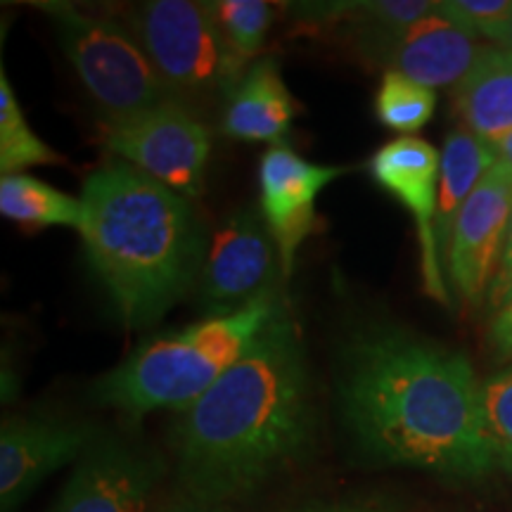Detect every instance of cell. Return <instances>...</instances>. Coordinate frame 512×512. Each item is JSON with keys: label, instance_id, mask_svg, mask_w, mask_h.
<instances>
[{"label": "cell", "instance_id": "17", "mask_svg": "<svg viewBox=\"0 0 512 512\" xmlns=\"http://www.w3.org/2000/svg\"><path fill=\"white\" fill-rule=\"evenodd\" d=\"M453 112L491 147L512 133V50L479 48L470 72L453 88Z\"/></svg>", "mask_w": 512, "mask_h": 512}, {"label": "cell", "instance_id": "14", "mask_svg": "<svg viewBox=\"0 0 512 512\" xmlns=\"http://www.w3.org/2000/svg\"><path fill=\"white\" fill-rule=\"evenodd\" d=\"M430 0H366V3L297 5V12L318 29H335L368 64L387 67L389 55L413 24L432 15Z\"/></svg>", "mask_w": 512, "mask_h": 512}, {"label": "cell", "instance_id": "10", "mask_svg": "<svg viewBox=\"0 0 512 512\" xmlns=\"http://www.w3.org/2000/svg\"><path fill=\"white\" fill-rule=\"evenodd\" d=\"M510 216L512 169L498 159L460 209L444 256L448 278L467 304H482L489 294Z\"/></svg>", "mask_w": 512, "mask_h": 512}, {"label": "cell", "instance_id": "25", "mask_svg": "<svg viewBox=\"0 0 512 512\" xmlns=\"http://www.w3.org/2000/svg\"><path fill=\"white\" fill-rule=\"evenodd\" d=\"M486 297H489V304L496 306V309H501V306L512 297V216L508 223V233H505L501 259H498L496 266V275L494 280H491L489 294H486Z\"/></svg>", "mask_w": 512, "mask_h": 512}, {"label": "cell", "instance_id": "8", "mask_svg": "<svg viewBox=\"0 0 512 512\" xmlns=\"http://www.w3.org/2000/svg\"><path fill=\"white\" fill-rule=\"evenodd\" d=\"M283 261L266 221L256 209L226 216L207 240L195 294L204 318L238 313L266 297H278Z\"/></svg>", "mask_w": 512, "mask_h": 512}, {"label": "cell", "instance_id": "19", "mask_svg": "<svg viewBox=\"0 0 512 512\" xmlns=\"http://www.w3.org/2000/svg\"><path fill=\"white\" fill-rule=\"evenodd\" d=\"M0 214L29 233H36L57 226L81 230L86 209L81 197L67 195L41 178L12 174L0 181Z\"/></svg>", "mask_w": 512, "mask_h": 512}, {"label": "cell", "instance_id": "29", "mask_svg": "<svg viewBox=\"0 0 512 512\" xmlns=\"http://www.w3.org/2000/svg\"><path fill=\"white\" fill-rule=\"evenodd\" d=\"M498 46H501V48H508V50H512V17H510L508 27H505V31H503L501 41H498Z\"/></svg>", "mask_w": 512, "mask_h": 512}, {"label": "cell", "instance_id": "21", "mask_svg": "<svg viewBox=\"0 0 512 512\" xmlns=\"http://www.w3.org/2000/svg\"><path fill=\"white\" fill-rule=\"evenodd\" d=\"M434 107H437V95L432 88L420 86L392 69L382 74L375 93V119L384 128L401 136H413L432 119Z\"/></svg>", "mask_w": 512, "mask_h": 512}, {"label": "cell", "instance_id": "15", "mask_svg": "<svg viewBox=\"0 0 512 512\" xmlns=\"http://www.w3.org/2000/svg\"><path fill=\"white\" fill-rule=\"evenodd\" d=\"M299 105L273 57H259L223 100L221 133L242 143H285Z\"/></svg>", "mask_w": 512, "mask_h": 512}, {"label": "cell", "instance_id": "12", "mask_svg": "<svg viewBox=\"0 0 512 512\" xmlns=\"http://www.w3.org/2000/svg\"><path fill=\"white\" fill-rule=\"evenodd\" d=\"M162 467L143 448L100 434L50 512H147Z\"/></svg>", "mask_w": 512, "mask_h": 512}, {"label": "cell", "instance_id": "5", "mask_svg": "<svg viewBox=\"0 0 512 512\" xmlns=\"http://www.w3.org/2000/svg\"><path fill=\"white\" fill-rule=\"evenodd\" d=\"M126 27L174 98L192 110L226 100L249 67L230 48L211 3L145 0L128 10Z\"/></svg>", "mask_w": 512, "mask_h": 512}, {"label": "cell", "instance_id": "24", "mask_svg": "<svg viewBox=\"0 0 512 512\" xmlns=\"http://www.w3.org/2000/svg\"><path fill=\"white\" fill-rule=\"evenodd\" d=\"M439 10L475 38H489L498 46L512 17V0H441Z\"/></svg>", "mask_w": 512, "mask_h": 512}, {"label": "cell", "instance_id": "28", "mask_svg": "<svg viewBox=\"0 0 512 512\" xmlns=\"http://www.w3.org/2000/svg\"><path fill=\"white\" fill-rule=\"evenodd\" d=\"M496 155L501 162H505L512 169V133H508V136L496 145Z\"/></svg>", "mask_w": 512, "mask_h": 512}, {"label": "cell", "instance_id": "9", "mask_svg": "<svg viewBox=\"0 0 512 512\" xmlns=\"http://www.w3.org/2000/svg\"><path fill=\"white\" fill-rule=\"evenodd\" d=\"M368 171L387 195H392L403 209L413 214L420 242L422 290L434 302L448 306L451 294H448L444 271H441L437 228H434L441 171L437 147L422 138L399 136L384 143L368 159Z\"/></svg>", "mask_w": 512, "mask_h": 512}, {"label": "cell", "instance_id": "27", "mask_svg": "<svg viewBox=\"0 0 512 512\" xmlns=\"http://www.w3.org/2000/svg\"><path fill=\"white\" fill-rule=\"evenodd\" d=\"M294 512H394L387 503L377 501H335V503H316L306 505Z\"/></svg>", "mask_w": 512, "mask_h": 512}, {"label": "cell", "instance_id": "2", "mask_svg": "<svg viewBox=\"0 0 512 512\" xmlns=\"http://www.w3.org/2000/svg\"><path fill=\"white\" fill-rule=\"evenodd\" d=\"M316 430L309 358L283 309L200 399L178 413V484L200 508L254 494L311 448Z\"/></svg>", "mask_w": 512, "mask_h": 512}, {"label": "cell", "instance_id": "16", "mask_svg": "<svg viewBox=\"0 0 512 512\" xmlns=\"http://www.w3.org/2000/svg\"><path fill=\"white\" fill-rule=\"evenodd\" d=\"M477 38L437 10L413 24L396 43L387 69L427 88H456L479 53Z\"/></svg>", "mask_w": 512, "mask_h": 512}, {"label": "cell", "instance_id": "23", "mask_svg": "<svg viewBox=\"0 0 512 512\" xmlns=\"http://www.w3.org/2000/svg\"><path fill=\"white\" fill-rule=\"evenodd\" d=\"M482 411L494 465L512 475V368L482 382Z\"/></svg>", "mask_w": 512, "mask_h": 512}, {"label": "cell", "instance_id": "6", "mask_svg": "<svg viewBox=\"0 0 512 512\" xmlns=\"http://www.w3.org/2000/svg\"><path fill=\"white\" fill-rule=\"evenodd\" d=\"M38 8L53 19L64 55L107 117H126L176 100L126 24L67 3Z\"/></svg>", "mask_w": 512, "mask_h": 512}, {"label": "cell", "instance_id": "20", "mask_svg": "<svg viewBox=\"0 0 512 512\" xmlns=\"http://www.w3.org/2000/svg\"><path fill=\"white\" fill-rule=\"evenodd\" d=\"M64 164V157L43 138L36 136L34 128L24 117L15 88L10 86L5 69L0 72V171L3 176L22 174L31 166Z\"/></svg>", "mask_w": 512, "mask_h": 512}, {"label": "cell", "instance_id": "1", "mask_svg": "<svg viewBox=\"0 0 512 512\" xmlns=\"http://www.w3.org/2000/svg\"><path fill=\"white\" fill-rule=\"evenodd\" d=\"M339 401L368 458L448 479L494 470L482 384L460 351L396 328L358 330L339 358Z\"/></svg>", "mask_w": 512, "mask_h": 512}, {"label": "cell", "instance_id": "22", "mask_svg": "<svg viewBox=\"0 0 512 512\" xmlns=\"http://www.w3.org/2000/svg\"><path fill=\"white\" fill-rule=\"evenodd\" d=\"M211 10L235 55L245 64L259 60L256 55L264 48L273 24V5L264 0H219L211 3Z\"/></svg>", "mask_w": 512, "mask_h": 512}, {"label": "cell", "instance_id": "30", "mask_svg": "<svg viewBox=\"0 0 512 512\" xmlns=\"http://www.w3.org/2000/svg\"><path fill=\"white\" fill-rule=\"evenodd\" d=\"M166 512H192V510H166Z\"/></svg>", "mask_w": 512, "mask_h": 512}, {"label": "cell", "instance_id": "26", "mask_svg": "<svg viewBox=\"0 0 512 512\" xmlns=\"http://www.w3.org/2000/svg\"><path fill=\"white\" fill-rule=\"evenodd\" d=\"M491 342L501 358H512V297L498 309L491 323Z\"/></svg>", "mask_w": 512, "mask_h": 512}, {"label": "cell", "instance_id": "18", "mask_svg": "<svg viewBox=\"0 0 512 512\" xmlns=\"http://www.w3.org/2000/svg\"><path fill=\"white\" fill-rule=\"evenodd\" d=\"M498 162L496 147L479 140L475 133L458 126L446 136L441 152L439 197H437V245L439 254L446 256L460 209L470 200L486 171Z\"/></svg>", "mask_w": 512, "mask_h": 512}, {"label": "cell", "instance_id": "13", "mask_svg": "<svg viewBox=\"0 0 512 512\" xmlns=\"http://www.w3.org/2000/svg\"><path fill=\"white\" fill-rule=\"evenodd\" d=\"M100 437L98 430L57 418H10L0 430V505L15 512L50 475L83 453Z\"/></svg>", "mask_w": 512, "mask_h": 512}, {"label": "cell", "instance_id": "4", "mask_svg": "<svg viewBox=\"0 0 512 512\" xmlns=\"http://www.w3.org/2000/svg\"><path fill=\"white\" fill-rule=\"evenodd\" d=\"M283 309L278 294L230 316L202 318L174 335L152 339L102 375L91 394L102 406L133 420L155 411L181 413L252 347Z\"/></svg>", "mask_w": 512, "mask_h": 512}, {"label": "cell", "instance_id": "7", "mask_svg": "<svg viewBox=\"0 0 512 512\" xmlns=\"http://www.w3.org/2000/svg\"><path fill=\"white\" fill-rule=\"evenodd\" d=\"M102 145L190 202L204 195L214 136L183 102L171 100L126 117H105Z\"/></svg>", "mask_w": 512, "mask_h": 512}, {"label": "cell", "instance_id": "11", "mask_svg": "<svg viewBox=\"0 0 512 512\" xmlns=\"http://www.w3.org/2000/svg\"><path fill=\"white\" fill-rule=\"evenodd\" d=\"M349 171L351 166L313 164L287 143L271 145L261 155L259 214L280 252L285 280L294 273L299 247L316 226L318 195Z\"/></svg>", "mask_w": 512, "mask_h": 512}, {"label": "cell", "instance_id": "3", "mask_svg": "<svg viewBox=\"0 0 512 512\" xmlns=\"http://www.w3.org/2000/svg\"><path fill=\"white\" fill-rule=\"evenodd\" d=\"M88 266L128 328L155 325L195 290L209 235L195 202L114 159L83 183Z\"/></svg>", "mask_w": 512, "mask_h": 512}]
</instances>
